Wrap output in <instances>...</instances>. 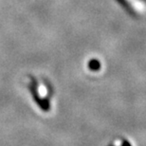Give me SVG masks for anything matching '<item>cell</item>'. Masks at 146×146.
Masks as SVG:
<instances>
[{
    "label": "cell",
    "mask_w": 146,
    "mask_h": 146,
    "mask_svg": "<svg viewBox=\"0 0 146 146\" xmlns=\"http://www.w3.org/2000/svg\"><path fill=\"white\" fill-rule=\"evenodd\" d=\"M46 92H48L46 91V88L43 84H40V86H38V94H39L40 97H45Z\"/></svg>",
    "instance_id": "1"
}]
</instances>
